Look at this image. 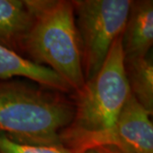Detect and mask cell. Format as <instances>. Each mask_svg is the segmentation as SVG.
<instances>
[{
  "instance_id": "7",
  "label": "cell",
  "mask_w": 153,
  "mask_h": 153,
  "mask_svg": "<svg viewBox=\"0 0 153 153\" xmlns=\"http://www.w3.org/2000/svg\"><path fill=\"white\" fill-rule=\"evenodd\" d=\"M34 14L29 0H0V45L22 56Z\"/></svg>"
},
{
  "instance_id": "12",
  "label": "cell",
  "mask_w": 153,
  "mask_h": 153,
  "mask_svg": "<svg viewBox=\"0 0 153 153\" xmlns=\"http://www.w3.org/2000/svg\"><path fill=\"white\" fill-rule=\"evenodd\" d=\"M82 153H103L100 149H95V148H93V149H88L87 151H85L84 152Z\"/></svg>"
},
{
  "instance_id": "4",
  "label": "cell",
  "mask_w": 153,
  "mask_h": 153,
  "mask_svg": "<svg viewBox=\"0 0 153 153\" xmlns=\"http://www.w3.org/2000/svg\"><path fill=\"white\" fill-rule=\"evenodd\" d=\"M85 82L95 76L114 42L122 36L131 0L71 1Z\"/></svg>"
},
{
  "instance_id": "5",
  "label": "cell",
  "mask_w": 153,
  "mask_h": 153,
  "mask_svg": "<svg viewBox=\"0 0 153 153\" xmlns=\"http://www.w3.org/2000/svg\"><path fill=\"white\" fill-rule=\"evenodd\" d=\"M152 115L131 94L99 148H114L120 153H153Z\"/></svg>"
},
{
  "instance_id": "8",
  "label": "cell",
  "mask_w": 153,
  "mask_h": 153,
  "mask_svg": "<svg viewBox=\"0 0 153 153\" xmlns=\"http://www.w3.org/2000/svg\"><path fill=\"white\" fill-rule=\"evenodd\" d=\"M16 77L29 79L62 93L72 92L67 83L51 69L34 64L0 45V80Z\"/></svg>"
},
{
  "instance_id": "6",
  "label": "cell",
  "mask_w": 153,
  "mask_h": 153,
  "mask_svg": "<svg viewBox=\"0 0 153 153\" xmlns=\"http://www.w3.org/2000/svg\"><path fill=\"white\" fill-rule=\"evenodd\" d=\"M124 60L145 57L153 44V1H132L125 27L121 36Z\"/></svg>"
},
{
  "instance_id": "3",
  "label": "cell",
  "mask_w": 153,
  "mask_h": 153,
  "mask_svg": "<svg viewBox=\"0 0 153 153\" xmlns=\"http://www.w3.org/2000/svg\"><path fill=\"white\" fill-rule=\"evenodd\" d=\"M34 14L22 57L54 71L73 93L85 84L74 10L67 0H29Z\"/></svg>"
},
{
  "instance_id": "2",
  "label": "cell",
  "mask_w": 153,
  "mask_h": 153,
  "mask_svg": "<svg viewBox=\"0 0 153 153\" xmlns=\"http://www.w3.org/2000/svg\"><path fill=\"white\" fill-rule=\"evenodd\" d=\"M130 96L119 37L98 73L75 94L74 117L60 135L62 146L73 153L100 147Z\"/></svg>"
},
{
  "instance_id": "10",
  "label": "cell",
  "mask_w": 153,
  "mask_h": 153,
  "mask_svg": "<svg viewBox=\"0 0 153 153\" xmlns=\"http://www.w3.org/2000/svg\"><path fill=\"white\" fill-rule=\"evenodd\" d=\"M0 153H73L64 146H28L14 142L0 134Z\"/></svg>"
},
{
  "instance_id": "1",
  "label": "cell",
  "mask_w": 153,
  "mask_h": 153,
  "mask_svg": "<svg viewBox=\"0 0 153 153\" xmlns=\"http://www.w3.org/2000/svg\"><path fill=\"white\" fill-rule=\"evenodd\" d=\"M74 100L29 79L0 80V134L28 146H62L71 124Z\"/></svg>"
},
{
  "instance_id": "11",
  "label": "cell",
  "mask_w": 153,
  "mask_h": 153,
  "mask_svg": "<svg viewBox=\"0 0 153 153\" xmlns=\"http://www.w3.org/2000/svg\"><path fill=\"white\" fill-rule=\"evenodd\" d=\"M100 149L103 153H120L117 150L111 147H104V148H97Z\"/></svg>"
},
{
  "instance_id": "9",
  "label": "cell",
  "mask_w": 153,
  "mask_h": 153,
  "mask_svg": "<svg viewBox=\"0 0 153 153\" xmlns=\"http://www.w3.org/2000/svg\"><path fill=\"white\" fill-rule=\"evenodd\" d=\"M124 68L131 94L145 109L152 114V52L145 57L124 60Z\"/></svg>"
}]
</instances>
